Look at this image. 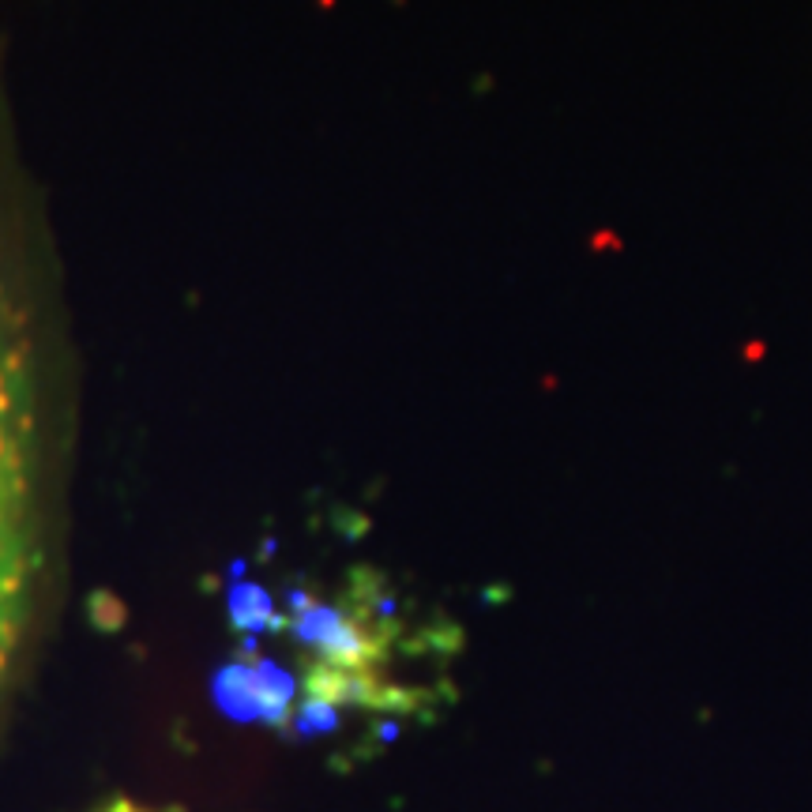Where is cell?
<instances>
[{"label": "cell", "instance_id": "3", "mask_svg": "<svg viewBox=\"0 0 812 812\" xmlns=\"http://www.w3.org/2000/svg\"><path fill=\"white\" fill-rule=\"evenodd\" d=\"M301 640L316 643L324 654H332L339 666H369L380 654V640H372L362 624H353L350 617L335 614V609L309 605L297 621Z\"/></svg>", "mask_w": 812, "mask_h": 812}, {"label": "cell", "instance_id": "5", "mask_svg": "<svg viewBox=\"0 0 812 812\" xmlns=\"http://www.w3.org/2000/svg\"><path fill=\"white\" fill-rule=\"evenodd\" d=\"M102 812H143V808H136L132 801H124V798H117V801H110V805H106V808H102Z\"/></svg>", "mask_w": 812, "mask_h": 812}, {"label": "cell", "instance_id": "2", "mask_svg": "<svg viewBox=\"0 0 812 812\" xmlns=\"http://www.w3.org/2000/svg\"><path fill=\"white\" fill-rule=\"evenodd\" d=\"M290 696H294V681L278 666H271V662H260L256 670L230 666V670H222L218 681H215L218 707L230 719H241V722L264 719V722L278 726L286 719Z\"/></svg>", "mask_w": 812, "mask_h": 812}, {"label": "cell", "instance_id": "1", "mask_svg": "<svg viewBox=\"0 0 812 812\" xmlns=\"http://www.w3.org/2000/svg\"><path fill=\"white\" fill-rule=\"evenodd\" d=\"M45 406L34 304L0 203V684L27 640L45 575Z\"/></svg>", "mask_w": 812, "mask_h": 812}, {"label": "cell", "instance_id": "4", "mask_svg": "<svg viewBox=\"0 0 812 812\" xmlns=\"http://www.w3.org/2000/svg\"><path fill=\"white\" fill-rule=\"evenodd\" d=\"M335 722H339V715L332 703H304V710H301L304 730H335Z\"/></svg>", "mask_w": 812, "mask_h": 812}]
</instances>
